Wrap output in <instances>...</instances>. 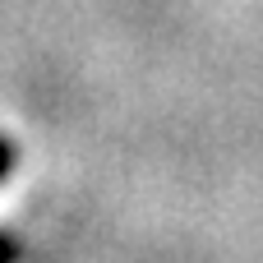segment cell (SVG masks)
Wrapping results in <instances>:
<instances>
[{"mask_svg": "<svg viewBox=\"0 0 263 263\" xmlns=\"http://www.w3.org/2000/svg\"><path fill=\"white\" fill-rule=\"evenodd\" d=\"M18 259V250H14V240H5V236H0V263H14Z\"/></svg>", "mask_w": 263, "mask_h": 263, "instance_id": "obj_1", "label": "cell"}, {"mask_svg": "<svg viewBox=\"0 0 263 263\" xmlns=\"http://www.w3.org/2000/svg\"><path fill=\"white\" fill-rule=\"evenodd\" d=\"M5 171H9V143L0 139V176H5Z\"/></svg>", "mask_w": 263, "mask_h": 263, "instance_id": "obj_2", "label": "cell"}]
</instances>
